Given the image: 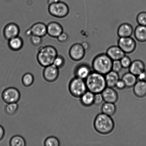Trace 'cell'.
I'll return each instance as SVG.
<instances>
[{
	"mask_svg": "<svg viewBox=\"0 0 146 146\" xmlns=\"http://www.w3.org/2000/svg\"><path fill=\"white\" fill-rule=\"evenodd\" d=\"M85 81L87 90L94 94L101 93L107 87L105 76L95 71L91 72Z\"/></svg>",
	"mask_w": 146,
	"mask_h": 146,
	"instance_id": "obj_1",
	"label": "cell"
},
{
	"mask_svg": "<svg viewBox=\"0 0 146 146\" xmlns=\"http://www.w3.org/2000/svg\"><path fill=\"white\" fill-rule=\"evenodd\" d=\"M115 127L113 120L110 116L102 113L96 117L94 127L99 133L106 135L111 133Z\"/></svg>",
	"mask_w": 146,
	"mask_h": 146,
	"instance_id": "obj_2",
	"label": "cell"
},
{
	"mask_svg": "<svg viewBox=\"0 0 146 146\" xmlns=\"http://www.w3.org/2000/svg\"><path fill=\"white\" fill-rule=\"evenodd\" d=\"M58 55L56 48L52 46L46 45L41 47L38 50L36 58L38 64L45 67L52 65Z\"/></svg>",
	"mask_w": 146,
	"mask_h": 146,
	"instance_id": "obj_3",
	"label": "cell"
},
{
	"mask_svg": "<svg viewBox=\"0 0 146 146\" xmlns=\"http://www.w3.org/2000/svg\"><path fill=\"white\" fill-rule=\"evenodd\" d=\"M113 61L106 54H99L93 60L92 68L95 72L105 75L111 70Z\"/></svg>",
	"mask_w": 146,
	"mask_h": 146,
	"instance_id": "obj_4",
	"label": "cell"
},
{
	"mask_svg": "<svg viewBox=\"0 0 146 146\" xmlns=\"http://www.w3.org/2000/svg\"><path fill=\"white\" fill-rule=\"evenodd\" d=\"M68 88L71 95L76 98H80L88 90L84 80L76 77L70 82Z\"/></svg>",
	"mask_w": 146,
	"mask_h": 146,
	"instance_id": "obj_5",
	"label": "cell"
},
{
	"mask_svg": "<svg viewBox=\"0 0 146 146\" xmlns=\"http://www.w3.org/2000/svg\"><path fill=\"white\" fill-rule=\"evenodd\" d=\"M48 11L53 17L62 18L68 16L69 13L70 9L66 3L60 1L48 5Z\"/></svg>",
	"mask_w": 146,
	"mask_h": 146,
	"instance_id": "obj_6",
	"label": "cell"
},
{
	"mask_svg": "<svg viewBox=\"0 0 146 146\" xmlns=\"http://www.w3.org/2000/svg\"><path fill=\"white\" fill-rule=\"evenodd\" d=\"M19 91L15 87H10L6 89L2 92L1 97L4 102L7 104L17 103L21 98Z\"/></svg>",
	"mask_w": 146,
	"mask_h": 146,
	"instance_id": "obj_7",
	"label": "cell"
},
{
	"mask_svg": "<svg viewBox=\"0 0 146 146\" xmlns=\"http://www.w3.org/2000/svg\"><path fill=\"white\" fill-rule=\"evenodd\" d=\"M118 45L125 54H129L135 50L137 44L132 37H123L119 38L118 41Z\"/></svg>",
	"mask_w": 146,
	"mask_h": 146,
	"instance_id": "obj_8",
	"label": "cell"
},
{
	"mask_svg": "<svg viewBox=\"0 0 146 146\" xmlns=\"http://www.w3.org/2000/svg\"><path fill=\"white\" fill-rule=\"evenodd\" d=\"M20 32L19 26L14 23H9L4 27L3 35L4 38L8 40L14 37L18 36Z\"/></svg>",
	"mask_w": 146,
	"mask_h": 146,
	"instance_id": "obj_9",
	"label": "cell"
},
{
	"mask_svg": "<svg viewBox=\"0 0 146 146\" xmlns=\"http://www.w3.org/2000/svg\"><path fill=\"white\" fill-rule=\"evenodd\" d=\"M59 74V69L53 64L45 67L43 72L44 79L49 82L56 81Z\"/></svg>",
	"mask_w": 146,
	"mask_h": 146,
	"instance_id": "obj_10",
	"label": "cell"
},
{
	"mask_svg": "<svg viewBox=\"0 0 146 146\" xmlns=\"http://www.w3.org/2000/svg\"><path fill=\"white\" fill-rule=\"evenodd\" d=\"M85 51L81 44H75L70 48L69 55L73 60L80 61L84 58L85 55Z\"/></svg>",
	"mask_w": 146,
	"mask_h": 146,
	"instance_id": "obj_11",
	"label": "cell"
},
{
	"mask_svg": "<svg viewBox=\"0 0 146 146\" xmlns=\"http://www.w3.org/2000/svg\"><path fill=\"white\" fill-rule=\"evenodd\" d=\"M64 32L62 26L56 21H51L47 25V33L51 38H57Z\"/></svg>",
	"mask_w": 146,
	"mask_h": 146,
	"instance_id": "obj_12",
	"label": "cell"
},
{
	"mask_svg": "<svg viewBox=\"0 0 146 146\" xmlns=\"http://www.w3.org/2000/svg\"><path fill=\"white\" fill-rule=\"evenodd\" d=\"M101 94L105 102L115 104L118 101V94L112 87H107Z\"/></svg>",
	"mask_w": 146,
	"mask_h": 146,
	"instance_id": "obj_13",
	"label": "cell"
},
{
	"mask_svg": "<svg viewBox=\"0 0 146 146\" xmlns=\"http://www.w3.org/2000/svg\"><path fill=\"white\" fill-rule=\"evenodd\" d=\"M113 61L120 60L125 54L118 46H113L107 49L106 53Z\"/></svg>",
	"mask_w": 146,
	"mask_h": 146,
	"instance_id": "obj_14",
	"label": "cell"
},
{
	"mask_svg": "<svg viewBox=\"0 0 146 146\" xmlns=\"http://www.w3.org/2000/svg\"><path fill=\"white\" fill-rule=\"evenodd\" d=\"M91 68L86 64H80L76 67L74 70L76 77L85 80L91 72Z\"/></svg>",
	"mask_w": 146,
	"mask_h": 146,
	"instance_id": "obj_15",
	"label": "cell"
},
{
	"mask_svg": "<svg viewBox=\"0 0 146 146\" xmlns=\"http://www.w3.org/2000/svg\"><path fill=\"white\" fill-rule=\"evenodd\" d=\"M32 35L44 37L47 34V25L42 22L35 23L29 28Z\"/></svg>",
	"mask_w": 146,
	"mask_h": 146,
	"instance_id": "obj_16",
	"label": "cell"
},
{
	"mask_svg": "<svg viewBox=\"0 0 146 146\" xmlns=\"http://www.w3.org/2000/svg\"><path fill=\"white\" fill-rule=\"evenodd\" d=\"M133 32L132 25L127 23L121 24L117 30V34L119 38L131 37Z\"/></svg>",
	"mask_w": 146,
	"mask_h": 146,
	"instance_id": "obj_17",
	"label": "cell"
},
{
	"mask_svg": "<svg viewBox=\"0 0 146 146\" xmlns=\"http://www.w3.org/2000/svg\"><path fill=\"white\" fill-rule=\"evenodd\" d=\"M128 68L129 69V72L137 76L145 70V65L142 61L136 60L131 62Z\"/></svg>",
	"mask_w": 146,
	"mask_h": 146,
	"instance_id": "obj_18",
	"label": "cell"
},
{
	"mask_svg": "<svg viewBox=\"0 0 146 146\" xmlns=\"http://www.w3.org/2000/svg\"><path fill=\"white\" fill-rule=\"evenodd\" d=\"M133 92L139 98H143L146 96V81L138 80L134 85Z\"/></svg>",
	"mask_w": 146,
	"mask_h": 146,
	"instance_id": "obj_19",
	"label": "cell"
},
{
	"mask_svg": "<svg viewBox=\"0 0 146 146\" xmlns=\"http://www.w3.org/2000/svg\"><path fill=\"white\" fill-rule=\"evenodd\" d=\"M24 45V41L22 38L19 36L8 40L9 47L11 50L18 51L22 48Z\"/></svg>",
	"mask_w": 146,
	"mask_h": 146,
	"instance_id": "obj_20",
	"label": "cell"
},
{
	"mask_svg": "<svg viewBox=\"0 0 146 146\" xmlns=\"http://www.w3.org/2000/svg\"><path fill=\"white\" fill-rule=\"evenodd\" d=\"M105 78L107 87H115L117 82L119 80L118 73L111 70L106 74Z\"/></svg>",
	"mask_w": 146,
	"mask_h": 146,
	"instance_id": "obj_21",
	"label": "cell"
},
{
	"mask_svg": "<svg viewBox=\"0 0 146 146\" xmlns=\"http://www.w3.org/2000/svg\"><path fill=\"white\" fill-rule=\"evenodd\" d=\"M134 36L135 39L140 42L146 41V26L139 25L134 31Z\"/></svg>",
	"mask_w": 146,
	"mask_h": 146,
	"instance_id": "obj_22",
	"label": "cell"
},
{
	"mask_svg": "<svg viewBox=\"0 0 146 146\" xmlns=\"http://www.w3.org/2000/svg\"><path fill=\"white\" fill-rule=\"evenodd\" d=\"M94 93L87 90L80 97L82 104L84 106H91L94 104Z\"/></svg>",
	"mask_w": 146,
	"mask_h": 146,
	"instance_id": "obj_23",
	"label": "cell"
},
{
	"mask_svg": "<svg viewBox=\"0 0 146 146\" xmlns=\"http://www.w3.org/2000/svg\"><path fill=\"white\" fill-rule=\"evenodd\" d=\"M121 79L124 82L126 86L128 88L133 87L138 81L137 76L129 72L124 74Z\"/></svg>",
	"mask_w": 146,
	"mask_h": 146,
	"instance_id": "obj_24",
	"label": "cell"
},
{
	"mask_svg": "<svg viewBox=\"0 0 146 146\" xmlns=\"http://www.w3.org/2000/svg\"><path fill=\"white\" fill-rule=\"evenodd\" d=\"M101 110L103 113L111 116L115 114L116 107L113 103L105 102L103 104Z\"/></svg>",
	"mask_w": 146,
	"mask_h": 146,
	"instance_id": "obj_25",
	"label": "cell"
},
{
	"mask_svg": "<svg viewBox=\"0 0 146 146\" xmlns=\"http://www.w3.org/2000/svg\"><path fill=\"white\" fill-rule=\"evenodd\" d=\"M11 146H25L26 145L24 139L21 136H14L11 138L9 142Z\"/></svg>",
	"mask_w": 146,
	"mask_h": 146,
	"instance_id": "obj_26",
	"label": "cell"
},
{
	"mask_svg": "<svg viewBox=\"0 0 146 146\" xmlns=\"http://www.w3.org/2000/svg\"><path fill=\"white\" fill-rule=\"evenodd\" d=\"M34 81V76L31 73H27L24 74L22 78L23 84L25 87H29L32 85Z\"/></svg>",
	"mask_w": 146,
	"mask_h": 146,
	"instance_id": "obj_27",
	"label": "cell"
},
{
	"mask_svg": "<svg viewBox=\"0 0 146 146\" xmlns=\"http://www.w3.org/2000/svg\"><path fill=\"white\" fill-rule=\"evenodd\" d=\"M18 105L17 103L7 104L5 108V112L9 115H13L18 111Z\"/></svg>",
	"mask_w": 146,
	"mask_h": 146,
	"instance_id": "obj_28",
	"label": "cell"
},
{
	"mask_svg": "<svg viewBox=\"0 0 146 146\" xmlns=\"http://www.w3.org/2000/svg\"><path fill=\"white\" fill-rule=\"evenodd\" d=\"M44 144L45 146H59L60 145L59 140L53 136L47 138L44 141Z\"/></svg>",
	"mask_w": 146,
	"mask_h": 146,
	"instance_id": "obj_29",
	"label": "cell"
},
{
	"mask_svg": "<svg viewBox=\"0 0 146 146\" xmlns=\"http://www.w3.org/2000/svg\"><path fill=\"white\" fill-rule=\"evenodd\" d=\"M65 63V60L64 57L58 55L54 59L53 64L60 69L64 67Z\"/></svg>",
	"mask_w": 146,
	"mask_h": 146,
	"instance_id": "obj_30",
	"label": "cell"
},
{
	"mask_svg": "<svg viewBox=\"0 0 146 146\" xmlns=\"http://www.w3.org/2000/svg\"><path fill=\"white\" fill-rule=\"evenodd\" d=\"M30 41L31 45L34 46H39L42 43V37L38 36L32 35L30 37Z\"/></svg>",
	"mask_w": 146,
	"mask_h": 146,
	"instance_id": "obj_31",
	"label": "cell"
},
{
	"mask_svg": "<svg viewBox=\"0 0 146 146\" xmlns=\"http://www.w3.org/2000/svg\"><path fill=\"white\" fill-rule=\"evenodd\" d=\"M137 21L138 25L146 26V12L142 11L137 15Z\"/></svg>",
	"mask_w": 146,
	"mask_h": 146,
	"instance_id": "obj_32",
	"label": "cell"
},
{
	"mask_svg": "<svg viewBox=\"0 0 146 146\" xmlns=\"http://www.w3.org/2000/svg\"><path fill=\"white\" fill-rule=\"evenodd\" d=\"M123 68H128L131 65L132 61L129 57L125 55L120 60Z\"/></svg>",
	"mask_w": 146,
	"mask_h": 146,
	"instance_id": "obj_33",
	"label": "cell"
},
{
	"mask_svg": "<svg viewBox=\"0 0 146 146\" xmlns=\"http://www.w3.org/2000/svg\"><path fill=\"white\" fill-rule=\"evenodd\" d=\"M123 68L120 60L113 61L111 70L115 72H119Z\"/></svg>",
	"mask_w": 146,
	"mask_h": 146,
	"instance_id": "obj_34",
	"label": "cell"
},
{
	"mask_svg": "<svg viewBox=\"0 0 146 146\" xmlns=\"http://www.w3.org/2000/svg\"><path fill=\"white\" fill-rule=\"evenodd\" d=\"M104 101V98L101 93L94 94V104L96 105H100Z\"/></svg>",
	"mask_w": 146,
	"mask_h": 146,
	"instance_id": "obj_35",
	"label": "cell"
},
{
	"mask_svg": "<svg viewBox=\"0 0 146 146\" xmlns=\"http://www.w3.org/2000/svg\"><path fill=\"white\" fill-rule=\"evenodd\" d=\"M56 38L58 42L63 43L68 40V34L63 32L60 34Z\"/></svg>",
	"mask_w": 146,
	"mask_h": 146,
	"instance_id": "obj_36",
	"label": "cell"
},
{
	"mask_svg": "<svg viewBox=\"0 0 146 146\" xmlns=\"http://www.w3.org/2000/svg\"><path fill=\"white\" fill-rule=\"evenodd\" d=\"M115 87H116L119 90H121L124 89L126 86L125 83L123 81V80L122 79H119L117 82L116 84Z\"/></svg>",
	"mask_w": 146,
	"mask_h": 146,
	"instance_id": "obj_37",
	"label": "cell"
},
{
	"mask_svg": "<svg viewBox=\"0 0 146 146\" xmlns=\"http://www.w3.org/2000/svg\"><path fill=\"white\" fill-rule=\"evenodd\" d=\"M138 80L146 81V71H144L137 76Z\"/></svg>",
	"mask_w": 146,
	"mask_h": 146,
	"instance_id": "obj_38",
	"label": "cell"
},
{
	"mask_svg": "<svg viewBox=\"0 0 146 146\" xmlns=\"http://www.w3.org/2000/svg\"><path fill=\"white\" fill-rule=\"evenodd\" d=\"M5 135V131L3 128L0 125V141H1Z\"/></svg>",
	"mask_w": 146,
	"mask_h": 146,
	"instance_id": "obj_39",
	"label": "cell"
},
{
	"mask_svg": "<svg viewBox=\"0 0 146 146\" xmlns=\"http://www.w3.org/2000/svg\"><path fill=\"white\" fill-rule=\"evenodd\" d=\"M81 45H82L83 48H84L85 51L88 50L89 48V45L88 43L87 42H83L81 44Z\"/></svg>",
	"mask_w": 146,
	"mask_h": 146,
	"instance_id": "obj_40",
	"label": "cell"
},
{
	"mask_svg": "<svg viewBox=\"0 0 146 146\" xmlns=\"http://www.w3.org/2000/svg\"><path fill=\"white\" fill-rule=\"evenodd\" d=\"M60 1V0H47V3H48V5H49L50 4L59 2Z\"/></svg>",
	"mask_w": 146,
	"mask_h": 146,
	"instance_id": "obj_41",
	"label": "cell"
},
{
	"mask_svg": "<svg viewBox=\"0 0 146 146\" xmlns=\"http://www.w3.org/2000/svg\"><path fill=\"white\" fill-rule=\"evenodd\" d=\"M25 35L27 36L31 37V35H32V33H31V30L30 29H28L25 32Z\"/></svg>",
	"mask_w": 146,
	"mask_h": 146,
	"instance_id": "obj_42",
	"label": "cell"
}]
</instances>
